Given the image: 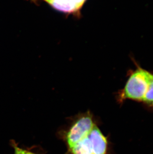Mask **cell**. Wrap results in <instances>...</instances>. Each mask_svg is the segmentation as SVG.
Listing matches in <instances>:
<instances>
[{
    "instance_id": "cell-1",
    "label": "cell",
    "mask_w": 153,
    "mask_h": 154,
    "mask_svg": "<svg viewBox=\"0 0 153 154\" xmlns=\"http://www.w3.org/2000/svg\"><path fill=\"white\" fill-rule=\"evenodd\" d=\"M136 69L132 70L124 88L118 94V99L123 101L126 99L142 102L146 95L153 73L136 64Z\"/></svg>"
},
{
    "instance_id": "cell-2",
    "label": "cell",
    "mask_w": 153,
    "mask_h": 154,
    "mask_svg": "<svg viewBox=\"0 0 153 154\" xmlns=\"http://www.w3.org/2000/svg\"><path fill=\"white\" fill-rule=\"evenodd\" d=\"M95 124L88 112L81 115L70 127L65 135V141L69 149L87 137Z\"/></svg>"
},
{
    "instance_id": "cell-3",
    "label": "cell",
    "mask_w": 153,
    "mask_h": 154,
    "mask_svg": "<svg viewBox=\"0 0 153 154\" xmlns=\"http://www.w3.org/2000/svg\"><path fill=\"white\" fill-rule=\"evenodd\" d=\"M94 154H106L107 139L95 125L88 134Z\"/></svg>"
},
{
    "instance_id": "cell-4",
    "label": "cell",
    "mask_w": 153,
    "mask_h": 154,
    "mask_svg": "<svg viewBox=\"0 0 153 154\" xmlns=\"http://www.w3.org/2000/svg\"><path fill=\"white\" fill-rule=\"evenodd\" d=\"M52 7L65 13L79 10L86 0H44Z\"/></svg>"
},
{
    "instance_id": "cell-5",
    "label": "cell",
    "mask_w": 153,
    "mask_h": 154,
    "mask_svg": "<svg viewBox=\"0 0 153 154\" xmlns=\"http://www.w3.org/2000/svg\"><path fill=\"white\" fill-rule=\"evenodd\" d=\"M142 102L148 106L153 107V76L149 84L148 90L145 95Z\"/></svg>"
},
{
    "instance_id": "cell-6",
    "label": "cell",
    "mask_w": 153,
    "mask_h": 154,
    "mask_svg": "<svg viewBox=\"0 0 153 154\" xmlns=\"http://www.w3.org/2000/svg\"><path fill=\"white\" fill-rule=\"evenodd\" d=\"M12 146L14 148L15 152L17 154H36L28 150H24L23 149L20 148L14 141H12Z\"/></svg>"
},
{
    "instance_id": "cell-7",
    "label": "cell",
    "mask_w": 153,
    "mask_h": 154,
    "mask_svg": "<svg viewBox=\"0 0 153 154\" xmlns=\"http://www.w3.org/2000/svg\"><path fill=\"white\" fill-rule=\"evenodd\" d=\"M17 154V153H16V152H15V154Z\"/></svg>"
}]
</instances>
